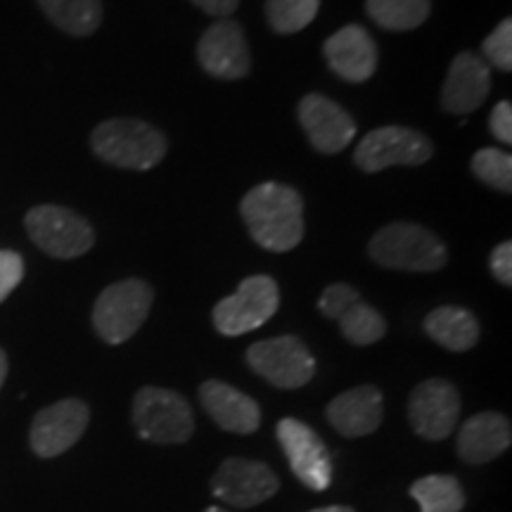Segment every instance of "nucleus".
Instances as JSON below:
<instances>
[{
	"mask_svg": "<svg viewBox=\"0 0 512 512\" xmlns=\"http://www.w3.org/2000/svg\"><path fill=\"white\" fill-rule=\"evenodd\" d=\"M249 235L268 252H290L304 240V200L283 183H261L240 204Z\"/></svg>",
	"mask_w": 512,
	"mask_h": 512,
	"instance_id": "1",
	"label": "nucleus"
},
{
	"mask_svg": "<svg viewBox=\"0 0 512 512\" xmlns=\"http://www.w3.org/2000/svg\"><path fill=\"white\" fill-rule=\"evenodd\" d=\"M91 147L105 164L119 169L147 171L166 157V138L140 119H110L95 126Z\"/></svg>",
	"mask_w": 512,
	"mask_h": 512,
	"instance_id": "2",
	"label": "nucleus"
},
{
	"mask_svg": "<svg viewBox=\"0 0 512 512\" xmlns=\"http://www.w3.org/2000/svg\"><path fill=\"white\" fill-rule=\"evenodd\" d=\"M368 254L377 266L411 273H434L448 259L444 242L418 223H389L380 228L370 240Z\"/></svg>",
	"mask_w": 512,
	"mask_h": 512,
	"instance_id": "3",
	"label": "nucleus"
},
{
	"mask_svg": "<svg viewBox=\"0 0 512 512\" xmlns=\"http://www.w3.org/2000/svg\"><path fill=\"white\" fill-rule=\"evenodd\" d=\"M155 302V290L145 280L128 278L100 292L93 306V328L107 344H124L143 328Z\"/></svg>",
	"mask_w": 512,
	"mask_h": 512,
	"instance_id": "4",
	"label": "nucleus"
},
{
	"mask_svg": "<svg viewBox=\"0 0 512 512\" xmlns=\"http://www.w3.org/2000/svg\"><path fill=\"white\" fill-rule=\"evenodd\" d=\"M133 425L152 444H183L195 432V415L181 394L143 387L133 399Z\"/></svg>",
	"mask_w": 512,
	"mask_h": 512,
	"instance_id": "5",
	"label": "nucleus"
},
{
	"mask_svg": "<svg viewBox=\"0 0 512 512\" xmlns=\"http://www.w3.org/2000/svg\"><path fill=\"white\" fill-rule=\"evenodd\" d=\"M280 306L278 283L271 275H249L238 292L214 306V328L226 337L247 335L275 316Z\"/></svg>",
	"mask_w": 512,
	"mask_h": 512,
	"instance_id": "6",
	"label": "nucleus"
},
{
	"mask_svg": "<svg viewBox=\"0 0 512 512\" xmlns=\"http://www.w3.org/2000/svg\"><path fill=\"white\" fill-rule=\"evenodd\" d=\"M29 238L53 259H76L93 247L95 233L83 216L57 204L34 207L24 219Z\"/></svg>",
	"mask_w": 512,
	"mask_h": 512,
	"instance_id": "7",
	"label": "nucleus"
},
{
	"mask_svg": "<svg viewBox=\"0 0 512 512\" xmlns=\"http://www.w3.org/2000/svg\"><path fill=\"white\" fill-rule=\"evenodd\" d=\"M247 363L256 375L278 389H299L316 373V358L299 337L264 339L247 349Z\"/></svg>",
	"mask_w": 512,
	"mask_h": 512,
	"instance_id": "8",
	"label": "nucleus"
},
{
	"mask_svg": "<svg viewBox=\"0 0 512 512\" xmlns=\"http://www.w3.org/2000/svg\"><path fill=\"white\" fill-rule=\"evenodd\" d=\"M432 140L406 126H384L370 131L356 145L354 162L366 174L389 169V166H420L432 157Z\"/></svg>",
	"mask_w": 512,
	"mask_h": 512,
	"instance_id": "9",
	"label": "nucleus"
},
{
	"mask_svg": "<svg viewBox=\"0 0 512 512\" xmlns=\"http://www.w3.org/2000/svg\"><path fill=\"white\" fill-rule=\"evenodd\" d=\"M287 463L299 482L313 491H325L332 484V460L323 439L302 420L283 418L275 427Z\"/></svg>",
	"mask_w": 512,
	"mask_h": 512,
	"instance_id": "10",
	"label": "nucleus"
},
{
	"mask_svg": "<svg viewBox=\"0 0 512 512\" xmlns=\"http://www.w3.org/2000/svg\"><path fill=\"white\" fill-rule=\"evenodd\" d=\"M91 411L79 399H62L43 408L31 422L29 444L38 458H55L69 451L86 432Z\"/></svg>",
	"mask_w": 512,
	"mask_h": 512,
	"instance_id": "11",
	"label": "nucleus"
},
{
	"mask_svg": "<svg viewBox=\"0 0 512 512\" xmlns=\"http://www.w3.org/2000/svg\"><path fill=\"white\" fill-rule=\"evenodd\" d=\"M460 418V394L446 380H425L413 389L408 420L422 439L441 441L453 434Z\"/></svg>",
	"mask_w": 512,
	"mask_h": 512,
	"instance_id": "12",
	"label": "nucleus"
},
{
	"mask_svg": "<svg viewBox=\"0 0 512 512\" xmlns=\"http://www.w3.org/2000/svg\"><path fill=\"white\" fill-rule=\"evenodd\" d=\"M197 60L216 79H245L252 69V55L245 29L233 19H221L204 31L197 43Z\"/></svg>",
	"mask_w": 512,
	"mask_h": 512,
	"instance_id": "13",
	"label": "nucleus"
},
{
	"mask_svg": "<svg viewBox=\"0 0 512 512\" xmlns=\"http://www.w3.org/2000/svg\"><path fill=\"white\" fill-rule=\"evenodd\" d=\"M278 477L266 463L249 458H228L211 477V491L216 498L235 508H254L268 501L278 491Z\"/></svg>",
	"mask_w": 512,
	"mask_h": 512,
	"instance_id": "14",
	"label": "nucleus"
},
{
	"mask_svg": "<svg viewBox=\"0 0 512 512\" xmlns=\"http://www.w3.org/2000/svg\"><path fill=\"white\" fill-rule=\"evenodd\" d=\"M297 117L313 150L323 152V155H337V152L347 150L356 136V124L351 114L320 93L306 95L299 102Z\"/></svg>",
	"mask_w": 512,
	"mask_h": 512,
	"instance_id": "15",
	"label": "nucleus"
},
{
	"mask_svg": "<svg viewBox=\"0 0 512 512\" xmlns=\"http://www.w3.org/2000/svg\"><path fill=\"white\" fill-rule=\"evenodd\" d=\"M330 69L349 83H363L375 74L377 46L361 24H347L335 31L323 46Z\"/></svg>",
	"mask_w": 512,
	"mask_h": 512,
	"instance_id": "16",
	"label": "nucleus"
},
{
	"mask_svg": "<svg viewBox=\"0 0 512 512\" xmlns=\"http://www.w3.org/2000/svg\"><path fill=\"white\" fill-rule=\"evenodd\" d=\"M489 88L491 72L482 57L475 53H460L448 69L444 91H441V105L448 114L465 117L484 105Z\"/></svg>",
	"mask_w": 512,
	"mask_h": 512,
	"instance_id": "17",
	"label": "nucleus"
},
{
	"mask_svg": "<svg viewBox=\"0 0 512 512\" xmlns=\"http://www.w3.org/2000/svg\"><path fill=\"white\" fill-rule=\"evenodd\" d=\"M328 422L342 437H366L382 425L384 399L377 387H354L328 403Z\"/></svg>",
	"mask_w": 512,
	"mask_h": 512,
	"instance_id": "18",
	"label": "nucleus"
},
{
	"mask_svg": "<svg viewBox=\"0 0 512 512\" xmlns=\"http://www.w3.org/2000/svg\"><path fill=\"white\" fill-rule=\"evenodd\" d=\"M200 401L204 411L221 430L233 434H252L261 425L259 403L252 396L238 392L226 382L207 380L200 387Z\"/></svg>",
	"mask_w": 512,
	"mask_h": 512,
	"instance_id": "19",
	"label": "nucleus"
},
{
	"mask_svg": "<svg viewBox=\"0 0 512 512\" xmlns=\"http://www.w3.org/2000/svg\"><path fill=\"white\" fill-rule=\"evenodd\" d=\"M512 441L510 420L501 413L484 411L465 420L458 434V456L470 465H484L508 451Z\"/></svg>",
	"mask_w": 512,
	"mask_h": 512,
	"instance_id": "20",
	"label": "nucleus"
},
{
	"mask_svg": "<svg viewBox=\"0 0 512 512\" xmlns=\"http://www.w3.org/2000/svg\"><path fill=\"white\" fill-rule=\"evenodd\" d=\"M425 332L439 347L448 351H467L479 342V323L460 306H439L425 318Z\"/></svg>",
	"mask_w": 512,
	"mask_h": 512,
	"instance_id": "21",
	"label": "nucleus"
},
{
	"mask_svg": "<svg viewBox=\"0 0 512 512\" xmlns=\"http://www.w3.org/2000/svg\"><path fill=\"white\" fill-rule=\"evenodd\" d=\"M43 15L69 36H91L102 22L100 0H38Z\"/></svg>",
	"mask_w": 512,
	"mask_h": 512,
	"instance_id": "22",
	"label": "nucleus"
},
{
	"mask_svg": "<svg viewBox=\"0 0 512 512\" xmlns=\"http://www.w3.org/2000/svg\"><path fill=\"white\" fill-rule=\"evenodd\" d=\"M430 0H366V12L377 27L387 31H411L430 17Z\"/></svg>",
	"mask_w": 512,
	"mask_h": 512,
	"instance_id": "23",
	"label": "nucleus"
},
{
	"mask_svg": "<svg viewBox=\"0 0 512 512\" xmlns=\"http://www.w3.org/2000/svg\"><path fill=\"white\" fill-rule=\"evenodd\" d=\"M411 496L420 512H460L465 508V491L456 477L430 475L411 486Z\"/></svg>",
	"mask_w": 512,
	"mask_h": 512,
	"instance_id": "24",
	"label": "nucleus"
},
{
	"mask_svg": "<svg viewBox=\"0 0 512 512\" xmlns=\"http://www.w3.org/2000/svg\"><path fill=\"white\" fill-rule=\"evenodd\" d=\"M337 323L342 335L351 344H358V347H368V344L380 342L387 335V320L382 318L380 311L363 302V299H356V302H351L347 309L339 313Z\"/></svg>",
	"mask_w": 512,
	"mask_h": 512,
	"instance_id": "25",
	"label": "nucleus"
},
{
	"mask_svg": "<svg viewBox=\"0 0 512 512\" xmlns=\"http://www.w3.org/2000/svg\"><path fill=\"white\" fill-rule=\"evenodd\" d=\"M320 0H266V19L275 34H297L316 19Z\"/></svg>",
	"mask_w": 512,
	"mask_h": 512,
	"instance_id": "26",
	"label": "nucleus"
},
{
	"mask_svg": "<svg viewBox=\"0 0 512 512\" xmlns=\"http://www.w3.org/2000/svg\"><path fill=\"white\" fill-rule=\"evenodd\" d=\"M472 174L479 181L508 195L512 192V157L498 147H484L472 157Z\"/></svg>",
	"mask_w": 512,
	"mask_h": 512,
	"instance_id": "27",
	"label": "nucleus"
},
{
	"mask_svg": "<svg viewBox=\"0 0 512 512\" xmlns=\"http://www.w3.org/2000/svg\"><path fill=\"white\" fill-rule=\"evenodd\" d=\"M484 57L501 72L512 69V19H503L498 27L484 38Z\"/></svg>",
	"mask_w": 512,
	"mask_h": 512,
	"instance_id": "28",
	"label": "nucleus"
},
{
	"mask_svg": "<svg viewBox=\"0 0 512 512\" xmlns=\"http://www.w3.org/2000/svg\"><path fill=\"white\" fill-rule=\"evenodd\" d=\"M356 299H361V294H358L354 287L344 285V283H335V285L325 287V292L320 294L318 309L325 318L337 320L339 313L347 309L351 302H356Z\"/></svg>",
	"mask_w": 512,
	"mask_h": 512,
	"instance_id": "29",
	"label": "nucleus"
},
{
	"mask_svg": "<svg viewBox=\"0 0 512 512\" xmlns=\"http://www.w3.org/2000/svg\"><path fill=\"white\" fill-rule=\"evenodd\" d=\"M24 259L10 249H0V302L10 297V292L22 283Z\"/></svg>",
	"mask_w": 512,
	"mask_h": 512,
	"instance_id": "30",
	"label": "nucleus"
},
{
	"mask_svg": "<svg viewBox=\"0 0 512 512\" xmlns=\"http://www.w3.org/2000/svg\"><path fill=\"white\" fill-rule=\"evenodd\" d=\"M489 266H491V273H494V278L498 280V283L505 287L512 285V245L510 242H501V245L491 252Z\"/></svg>",
	"mask_w": 512,
	"mask_h": 512,
	"instance_id": "31",
	"label": "nucleus"
},
{
	"mask_svg": "<svg viewBox=\"0 0 512 512\" xmlns=\"http://www.w3.org/2000/svg\"><path fill=\"white\" fill-rule=\"evenodd\" d=\"M489 124H491V133H494L501 143L505 145L512 143V105L508 100L498 102L494 107Z\"/></svg>",
	"mask_w": 512,
	"mask_h": 512,
	"instance_id": "32",
	"label": "nucleus"
},
{
	"mask_svg": "<svg viewBox=\"0 0 512 512\" xmlns=\"http://www.w3.org/2000/svg\"><path fill=\"white\" fill-rule=\"evenodd\" d=\"M192 3L211 17H230L238 10L240 0H192Z\"/></svg>",
	"mask_w": 512,
	"mask_h": 512,
	"instance_id": "33",
	"label": "nucleus"
},
{
	"mask_svg": "<svg viewBox=\"0 0 512 512\" xmlns=\"http://www.w3.org/2000/svg\"><path fill=\"white\" fill-rule=\"evenodd\" d=\"M5 377H8V356H5V351L0 349V387L5 384Z\"/></svg>",
	"mask_w": 512,
	"mask_h": 512,
	"instance_id": "34",
	"label": "nucleus"
},
{
	"mask_svg": "<svg viewBox=\"0 0 512 512\" xmlns=\"http://www.w3.org/2000/svg\"><path fill=\"white\" fill-rule=\"evenodd\" d=\"M311 512H356L354 508H347V505H330V508H318Z\"/></svg>",
	"mask_w": 512,
	"mask_h": 512,
	"instance_id": "35",
	"label": "nucleus"
},
{
	"mask_svg": "<svg viewBox=\"0 0 512 512\" xmlns=\"http://www.w3.org/2000/svg\"><path fill=\"white\" fill-rule=\"evenodd\" d=\"M204 512H226V510H219V508H207Z\"/></svg>",
	"mask_w": 512,
	"mask_h": 512,
	"instance_id": "36",
	"label": "nucleus"
}]
</instances>
